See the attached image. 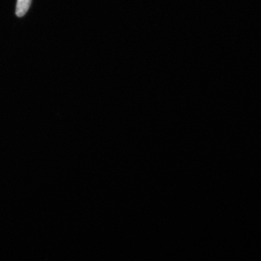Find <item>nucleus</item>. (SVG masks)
I'll list each match as a JSON object with an SVG mask.
<instances>
[{
	"mask_svg": "<svg viewBox=\"0 0 261 261\" xmlns=\"http://www.w3.org/2000/svg\"><path fill=\"white\" fill-rule=\"evenodd\" d=\"M32 0H17L16 6V15L22 17L28 11L31 5Z\"/></svg>",
	"mask_w": 261,
	"mask_h": 261,
	"instance_id": "obj_1",
	"label": "nucleus"
}]
</instances>
